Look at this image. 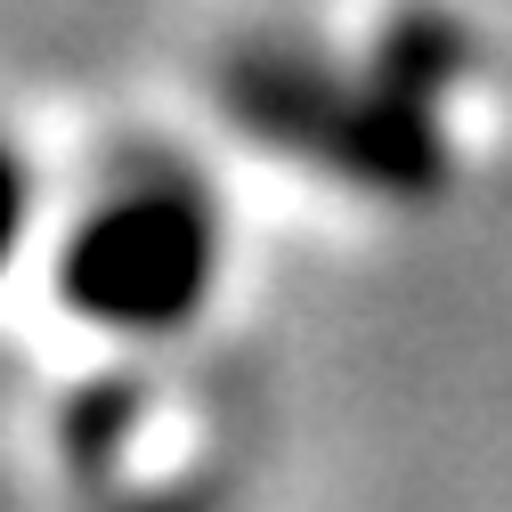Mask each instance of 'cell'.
Masks as SVG:
<instances>
[{
  "label": "cell",
  "mask_w": 512,
  "mask_h": 512,
  "mask_svg": "<svg viewBox=\"0 0 512 512\" xmlns=\"http://www.w3.org/2000/svg\"><path fill=\"white\" fill-rule=\"evenodd\" d=\"M472 66L464 33L447 17H391L358 57L301 41V33H252L220 57V114L236 139L309 179H334L374 204H431L456 179V131L447 98Z\"/></svg>",
  "instance_id": "1"
},
{
  "label": "cell",
  "mask_w": 512,
  "mask_h": 512,
  "mask_svg": "<svg viewBox=\"0 0 512 512\" xmlns=\"http://www.w3.org/2000/svg\"><path fill=\"white\" fill-rule=\"evenodd\" d=\"M33 228H41V179H33L25 147H17L9 131H0V277H9V269L25 261Z\"/></svg>",
  "instance_id": "3"
},
{
  "label": "cell",
  "mask_w": 512,
  "mask_h": 512,
  "mask_svg": "<svg viewBox=\"0 0 512 512\" xmlns=\"http://www.w3.org/2000/svg\"><path fill=\"white\" fill-rule=\"evenodd\" d=\"M228 269L220 196L187 171H122L57 236V309L122 342L187 334L212 309Z\"/></svg>",
  "instance_id": "2"
}]
</instances>
